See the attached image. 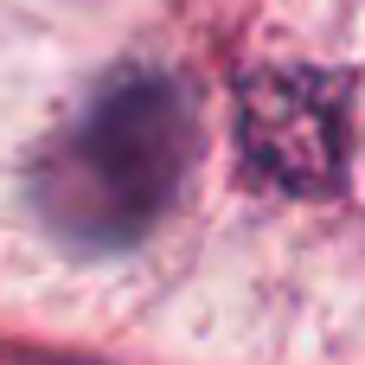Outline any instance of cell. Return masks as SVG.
I'll list each match as a JSON object with an SVG mask.
<instances>
[{"mask_svg": "<svg viewBox=\"0 0 365 365\" xmlns=\"http://www.w3.org/2000/svg\"><path fill=\"white\" fill-rule=\"evenodd\" d=\"M199 122L173 77L115 71L38 154L32 199L83 250H122L160 225L192 173Z\"/></svg>", "mask_w": 365, "mask_h": 365, "instance_id": "obj_1", "label": "cell"}, {"mask_svg": "<svg viewBox=\"0 0 365 365\" xmlns=\"http://www.w3.org/2000/svg\"><path fill=\"white\" fill-rule=\"evenodd\" d=\"M244 154L276 186H327L340 167V83L314 71H263L237 103Z\"/></svg>", "mask_w": 365, "mask_h": 365, "instance_id": "obj_2", "label": "cell"}]
</instances>
